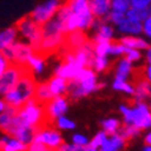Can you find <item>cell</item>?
I'll use <instances>...</instances> for the list:
<instances>
[{
    "mask_svg": "<svg viewBox=\"0 0 151 151\" xmlns=\"http://www.w3.org/2000/svg\"><path fill=\"white\" fill-rule=\"evenodd\" d=\"M65 35L67 33L63 27V23L57 16L47 21L41 26V40L36 52L48 56L58 51L64 46Z\"/></svg>",
    "mask_w": 151,
    "mask_h": 151,
    "instance_id": "cell-1",
    "label": "cell"
},
{
    "mask_svg": "<svg viewBox=\"0 0 151 151\" xmlns=\"http://www.w3.org/2000/svg\"><path fill=\"white\" fill-rule=\"evenodd\" d=\"M103 86H105V83L99 82L98 74L90 67H87L81 69L76 76L69 81L67 97L73 100H79L97 92Z\"/></svg>",
    "mask_w": 151,
    "mask_h": 151,
    "instance_id": "cell-2",
    "label": "cell"
},
{
    "mask_svg": "<svg viewBox=\"0 0 151 151\" xmlns=\"http://www.w3.org/2000/svg\"><path fill=\"white\" fill-rule=\"evenodd\" d=\"M35 87H36V81L34 76L26 69V71L19 78L15 87L11 88L3 98L7 105L19 109L22 105L29 102L30 99H34Z\"/></svg>",
    "mask_w": 151,
    "mask_h": 151,
    "instance_id": "cell-3",
    "label": "cell"
},
{
    "mask_svg": "<svg viewBox=\"0 0 151 151\" xmlns=\"http://www.w3.org/2000/svg\"><path fill=\"white\" fill-rule=\"evenodd\" d=\"M119 112L122 116V124L133 126L139 131L151 128V111L146 102H134L133 105L121 104Z\"/></svg>",
    "mask_w": 151,
    "mask_h": 151,
    "instance_id": "cell-4",
    "label": "cell"
},
{
    "mask_svg": "<svg viewBox=\"0 0 151 151\" xmlns=\"http://www.w3.org/2000/svg\"><path fill=\"white\" fill-rule=\"evenodd\" d=\"M17 116L23 123L37 129L42 127L44 123H47L44 104L36 102L35 99H30L29 102L17 109Z\"/></svg>",
    "mask_w": 151,
    "mask_h": 151,
    "instance_id": "cell-5",
    "label": "cell"
},
{
    "mask_svg": "<svg viewBox=\"0 0 151 151\" xmlns=\"http://www.w3.org/2000/svg\"><path fill=\"white\" fill-rule=\"evenodd\" d=\"M16 29L18 36H21L23 41L30 44L36 51L41 40V26L37 24L29 15L21 18L16 23Z\"/></svg>",
    "mask_w": 151,
    "mask_h": 151,
    "instance_id": "cell-6",
    "label": "cell"
},
{
    "mask_svg": "<svg viewBox=\"0 0 151 151\" xmlns=\"http://www.w3.org/2000/svg\"><path fill=\"white\" fill-rule=\"evenodd\" d=\"M65 4L69 7V10L79 18V30H90L96 19L90 7V0H67Z\"/></svg>",
    "mask_w": 151,
    "mask_h": 151,
    "instance_id": "cell-7",
    "label": "cell"
},
{
    "mask_svg": "<svg viewBox=\"0 0 151 151\" xmlns=\"http://www.w3.org/2000/svg\"><path fill=\"white\" fill-rule=\"evenodd\" d=\"M34 52H35V50L30 44L23 41V40H17L10 47H7L3 53L11 64H16V65L26 68V64H27L29 57Z\"/></svg>",
    "mask_w": 151,
    "mask_h": 151,
    "instance_id": "cell-8",
    "label": "cell"
},
{
    "mask_svg": "<svg viewBox=\"0 0 151 151\" xmlns=\"http://www.w3.org/2000/svg\"><path fill=\"white\" fill-rule=\"evenodd\" d=\"M62 0H44L42 3L37 4L29 14V16L37 23L42 26L47 21L56 17L57 12L62 5Z\"/></svg>",
    "mask_w": 151,
    "mask_h": 151,
    "instance_id": "cell-9",
    "label": "cell"
},
{
    "mask_svg": "<svg viewBox=\"0 0 151 151\" xmlns=\"http://www.w3.org/2000/svg\"><path fill=\"white\" fill-rule=\"evenodd\" d=\"M46 121L53 122L59 116L65 115L69 110V99L67 96H57L53 97L51 100H48L46 104H44Z\"/></svg>",
    "mask_w": 151,
    "mask_h": 151,
    "instance_id": "cell-10",
    "label": "cell"
},
{
    "mask_svg": "<svg viewBox=\"0 0 151 151\" xmlns=\"http://www.w3.org/2000/svg\"><path fill=\"white\" fill-rule=\"evenodd\" d=\"M34 140L37 143H41L48 150H57L58 146L63 143V135L57 128L42 126L36 131Z\"/></svg>",
    "mask_w": 151,
    "mask_h": 151,
    "instance_id": "cell-11",
    "label": "cell"
},
{
    "mask_svg": "<svg viewBox=\"0 0 151 151\" xmlns=\"http://www.w3.org/2000/svg\"><path fill=\"white\" fill-rule=\"evenodd\" d=\"M91 29L93 32L90 40L92 44L100 42V41H114L116 36V28L105 19L96 18Z\"/></svg>",
    "mask_w": 151,
    "mask_h": 151,
    "instance_id": "cell-12",
    "label": "cell"
},
{
    "mask_svg": "<svg viewBox=\"0 0 151 151\" xmlns=\"http://www.w3.org/2000/svg\"><path fill=\"white\" fill-rule=\"evenodd\" d=\"M36 131H37V128L32 127V126H28L26 123H23L18 119V116L16 114V116L14 119V122H12V124H11V127H10L7 134L11 135V137L17 138L18 140H21L22 143H24L26 145H29L34 140Z\"/></svg>",
    "mask_w": 151,
    "mask_h": 151,
    "instance_id": "cell-13",
    "label": "cell"
},
{
    "mask_svg": "<svg viewBox=\"0 0 151 151\" xmlns=\"http://www.w3.org/2000/svg\"><path fill=\"white\" fill-rule=\"evenodd\" d=\"M24 71H26L24 67H19L16 64L9 65V68L0 76V97H4L11 88H14Z\"/></svg>",
    "mask_w": 151,
    "mask_h": 151,
    "instance_id": "cell-14",
    "label": "cell"
},
{
    "mask_svg": "<svg viewBox=\"0 0 151 151\" xmlns=\"http://www.w3.org/2000/svg\"><path fill=\"white\" fill-rule=\"evenodd\" d=\"M46 67H47L46 56L40 52H36V51L29 57L27 64H26V69L32 75H35V76H41L46 70Z\"/></svg>",
    "mask_w": 151,
    "mask_h": 151,
    "instance_id": "cell-15",
    "label": "cell"
},
{
    "mask_svg": "<svg viewBox=\"0 0 151 151\" xmlns=\"http://www.w3.org/2000/svg\"><path fill=\"white\" fill-rule=\"evenodd\" d=\"M134 75V64L124 57L119 58L114 65V78L122 80H131Z\"/></svg>",
    "mask_w": 151,
    "mask_h": 151,
    "instance_id": "cell-16",
    "label": "cell"
},
{
    "mask_svg": "<svg viewBox=\"0 0 151 151\" xmlns=\"http://www.w3.org/2000/svg\"><path fill=\"white\" fill-rule=\"evenodd\" d=\"M121 35H142V22L126 16L119 26L115 27Z\"/></svg>",
    "mask_w": 151,
    "mask_h": 151,
    "instance_id": "cell-17",
    "label": "cell"
},
{
    "mask_svg": "<svg viewBox=\"0 0 151 151\" xmlns=\"http://www.w3.org/2000/svg\"><path fill=\"white\" fill-rule=\"evenodd\" d=\"M87 41H88V37L85 34V32L81 30H75V32H70L65 35V41H64V48L67 50H76L80 48L81 46H83Z\"/></svg>",
    "mask_w": 151,
    "mask_h": 151,
    "instance_id": "cell-18",
    "label": "cell"
},
{
    "mask_svg": "<svg viewBox=\"0 0 151 151\" xmlns=\"http://www.w3.org/2000/svg\"><path fill=\"white\" fill-rule=\"evenodd\" d=\"M124 47L127 48H135L140 50V51H145L150 42L145 39L143 35H122L119 40Z\"/></svg>",
    "mask_w": 151,
    "mask_h": 151,
    "instance_id": "cell-19",
    "label": "cell"
},
{
    "mask_svg": "<svg viewBox=\"0 0 151 151\" xmlns=\"http://www.w3.org/2000/svg\"><path fill=\"white\" fill-rule=\"evenodd\" d=\"M91 11L97 19H106L111 11V0H90Z\"/></svg>",
    "mask_w": 151,
    "mask_h": 151,
    "instance_id": "cell-20",
    "label": "cell"
},
{
    "mask_svg": "<svg viewBox=\"0 0 151 151\" xmlns=\"http://www.w3.org/2000/svg\"><path fill=\"white\" fill-rule=\"evenodd\" d=\"M150 93L151 85L143 76H140L134 82V93L132 96L134 102H146L150 98Z\"/></svg>",
    "mask_w": 151,
    "mask_h": 151,
    "instance_id": "cell-21",
    "label": "cell"
},
{
    "mask_svg": "<svg viewBox=\"0 0 151 151\" xmlns=\"http://www.w3.org/2000/svg\"><path fill=\"white\" fill-rule=\"evenodd\" d=\"M47 85L50 87V91H51L53 97L57 96H67L68 92V85L69 81L64 78L57 76V75H53V76L47 81Z\"/></svg>",
    "mask_w": 151,
    "mask_h": 151,
    "instance_id": "cell-22",
    "label": "cell"
},
{
    "mask_svg": "<svg viewBox=\"0 0 151 151\" xmlns=\"http://www.w3.org/2000/svg\"><path fill=\"white\" fill-rule=\"evenodd\" d=\"M18 40V33L15 26L0 30V52H4L7 47Z\"/></svg>",
    "mask_w": 151,
    "mask_h": 151,
    "instance_id": "cell-23",
    "label": "cell"
},
{
    "mask_svg": "<svg viewBox=\"0 0 151 151\" xmlns=\"http://www.w3.org/2000/svg\"><path fill=\"white\" fill-rule=\"evenodd\" d=\"M127 140L120 134V133H116V134H111V135H108L106 140L104 142V144L100 146V151H121Z\"/></svg>",
    "mask_w": 151,
    "mask_h": 151,
    "instance_id": "cell-24",
    "label": "cell"
},
{
    "mask_svg": "<svg viewBox=\"0 0 151 151\" xmlns=\"http://www.w3.org/2000/svg\"><path fill=\"white\" fill-rule=\"evenodd\" d=\"M16 114H17V109L14 106H10V105H7L5 108V110L0 114V131L3 133L7 134Z\"/></svg>",
    "mask_w": 151,
    "mask_h": 151,
    "instance_id": "cell-25",
    "label": "cell"
},
{
    "mask_svg": "<svg viewBox=\"0 0 151 151\" xmlns=\"http://www.w3.org/2000/svg\"><path fill=\"white\" fill-rule=\"evenodd\" d=\"M90 68L93 69L97 74H103L111 68V58L93 55L91 63H90Z\"/></svg>",
    "mask_w": 151,
    "mask_h": 151,
    "instance_id": "cell-26",
    "label": "cell"
},
{
    "mask_svg": "<svg viewBox=\"0 0 151 151\" xmlns=\"http://www.w3.org/2000/svg\"><path fill=\"white\" fill-rule=\"evenodd\" d=\"M53 98L51 91H50V87L47 85V81L44 82H36V87H35V94H34V99L36 102H39L41 104H46L48 100H51Z\"/></svg>",
    "mask_w": 151,
    "mask_h": 151,
    "instance_id": "cell-27",
    "label": "cell"
},
{
    "mask_svg": "<svg viewBox=\"0 0 151 151\" xmlns=\"http://www.w3.org/2000/svg\"><path fill=\"white\" fill-rule=\"evenodd\" d=\"M111 88L116 91V92H121L128 96H133L134 93V82H132L131 80H122V79H117L114 78L111 81Z\"/></svg>",
    "mask_w": 151,
    "mask_h": 151,
    "instance_id": "cell-28",
    "label": "cell"
},
{
    "mask_svg": "<svg viewBox=\"0 0 151 151\" xmlns=\"http://www.w3.org/2000/svg\"><path fill=\"white\" fill-rule=\"evenodd\" d=\"M100 126H102V131H104L108 135H111L119 133L120 128L122 127V121L116 117H108L102 120Z\"/></svg>",
    "mask_w": 151,
    "mask_h": 151,
    "instance_id": "cell-29",
    "label": "cell"
},
{
    "mask_svg": "<svg viewBox=\"0 0 151 151\" xmlns=\"http://www.w3.org/2000/svg\"><path fill=\"white\" fill-rule=\"evenodd\" d=\"M55 126L58 131H74L76 128V123H75L74 120H71L70 117L63 115L59 116L58 119H56L55 121Z\"/></svg>",
    "mask_w": 151,
    "mask_h": 151,
    "instance_id": "cell-30",
    "label": "cell"
},
{
    "mask_svg": "<svg viewBox=\"0 0 151 151\" xmlns=\"http://www.w3.org/2000/svg\"><path fill=\"white\" fill-rule=\"evenodd\" d=\"M27 147H28V145L18 140L17 138L10 135L6 144L3 146V149L0 151H27Z\"/></svg>",
    "mask_w": 151,
    "mask_h": 151,
    "instance_id": "cell-31",
    "label": "cell"
},
{
    "mask_svg": "<svg viewBox=\"0 0 151 151\" xmlns=\"http://www.w3.org/2000/svg\"><path fill=\"white\" fill-rule=\"evenodd\" d=\"M126 59H128L131 63L135 64V63H140L144 59V53L140 50H135V48H127L126 47V52L123 56Z\"/></svg>",
    "mask_w": 151,
    "mask_h": 151,
    "instance_id": "cell-32",
    "label": "cell"
},
{
    "mask_svg": "<svg viewBox=\"0 0 151 151\" xmlns=\"http://www.w3.org/2000/svg\"><path fill=\"white\" fill-rule=\"evenodd\" d=\"M126 47L120 42V41H111L110 45V51H109V57L110 58H121L124 56Z\"/></svg>",
    "mask_w": 151,
    "mask_h": 151,
    "instance_id": "cell-33",
    "label": "cell"
},
{
    "mask_svg": "<svg viewBox=\"0 0 151 151\" xmlns=\"http://www.w3.org/2000/svg\"><path fill=\"white\" fill-rule=\"evenodd\" d=\"M110 45H111V41H100V42L93 44V55L109 57Z\"/></svg>",
    "mask_w": 151,
    "mask_h": 151,
    "instance_id": "cell-34",
    "label": "cell"
},
{
    "mask_svg": "<svg viewBox=\"0 0 151 151\" xmlns=\"http://www.w3.org/2000/svg\"><path fill=\"white\" fill-rule=\"evenodd\" d=\"M142 131H139L138 128L133 127V126H127V124H122V127L120 128L119 133L126 140L128 139H132V138H135L140 134Z\"/></svg>",
    "mask_w": 151,
    "mask_h": 151,
    "instance_id": "cell-35",
    "label": "cell"
},
{
    "mask_svg": "<svg viewBox=\"0 0 151 151\" xmlns=\"http://www.w3.org/2000/svg\"><path fill=\"white\" fill-rule=\"evenodd\" d=\"M106 138H108V134L104 131H99L93 135V138L90 140L88 145L94 147V149H100V146H102L104 144V142L106 140Z\"/></svg>",
    "mask_w": 151,
    "mask_h": 151,
    "instance_id": "cell-36",
    "label": "cell"
},
{
    "mask_svg": "<svg viewBox=\"0 0 151 151\" xmlns=\"http://www.w3.org/2000/svg\"><path fill=\"white\" fill-rule=\"evenodd\" d=\"M131 7V0H111V10L126 14Z\"/></svg>",
    "mask_w": 151,
    "mask_h": 151,
    "instance_id": "cell-37",
    "label": "cell"
},
{
    "mask_svg": "<svg viewBox=\"0 0 151 151\" xmlns=\"http://www.w3.org/2000/svg\"><path fill=\"white\" fill-rule=\"evenodd\" d=\"M124 17H126V14H122V12L112 11V10H111L105 21H108L110 24H112L114 27H116V26H119V24L122 22V19H123Z\"/></svg>",
    "mask_w": 151,
    "mask_h": 151,
    "instance_id": "cell-38",
    "label": "cell"
},
{
    "mask_svg": "<svg viewBox=\"0 0 151 151\" xmlns=\"http://www.w3.org/2000/svg\"><path fill=\"white\" fill-rule=\"evenodd\" d=\"M70 143L78 145V146H86V145H88L90 139L87 138V135H85L82 133H73L71 138H70Z\"/></svg>",
    "mask_w": 151,
    "mask_h": 151,
    "instance_id": "cell-39",
    "label": "cell"
},
{
    "mask_svg": "<svg viewBox=\"0 0 151 151\" xmlns=\"http://www.w3.org/2000/svg\"><path fill=\"white\" fill-rule=\"evenodd\" d=\"M142 35L150 42L151 41V16L142 22Z\"/></svg>",
    "mask_w": 151,
    "mask_h": 151,
    "instance_id": "cell-40",
    "label": "cell"
},
{
    "mask_svg": "<svg viewBox=\"0 0 151 151\" xmlns=\"http://www.w3.org/2000/svg\"><path fill=\"white\" fill-rule=\"evenodd\" d=\"M151 6V0H131V7L135 10H143Z\"/></svg>",
    "mask_w": 151,
    "mask_h": 151,
    "instance_id": "cell-41",
    "label": "cell"
},
{
    "mask_svg": "<svg viewBox=\"0 0 151 151\" xmlns=\"http://www.w3.org/2000/svg\"><path fill=\"white\" fill-rule=\"evenodd\" d=\"M82 146H78V145H75V144H73V143H68V142H63L59 146H58V149H57V151H80V149H81Z\"/></svg>",
    "mask_w": 151,
    "mask_h": 151,
    "instance_id": "cell-42",
    "label": "cell"
},
{
    "mask_svg": "<svg viewBox=\"0 0 151 151\" xmlns=\"http://www.w3.org/2000/svg\"><path fill=\"white\" fill-rule=\"evenodd\" d=\"M27 151H50L45 145H42L41 143H37L35 140H33L28 147H27Z\"/></svg>",
    "mask_w": 151,
    "mask_h": 151,
    "instance_id": "cell-43",
    "label": "cell"
},
{
    "mask_svg": "<svg viewBox=\"0 0 151 151\" xmlns=\"http://www.w3.org/2000/svg\"><path fill=\"white\" fill-rule=\"evenodd\" d=\"M10 64H11V63L7 60V58L4 56V53L0 52V76H1L3 73L9 68Z\"/></svg>",
    "mask_w": 151,
    "mask_h": 151,
    "instance_id": "cell-44",
    "label": "cell"
},
{
    "mask_svg": "<svg viewBox=\"0 0 151 151\" xmlns=\"http://www.w3.org/2000/svg\"><path fill=\"white\" fill-rule=\"evenodd\" d=\"M142 76L151 85V64H145L142 70Z\"/></svg>",
    "mask_w": 151,
    "mask_h": 151,
    "instance_id": "cell-45",
    "label": "cell"
},
{
    "mask_svg": "<svg viewBox=\"0 0 151 151\" xmlns=\"http://www.w3.org/2000/svg\"><path fill=\"white\" fill-rule=\"evenodd\" d=\"M144 53V60L145 64H151V44L147 46V48L143 52Z\"/></svg>",
    "mask_w": 151,
    "mask_h": 151,
    "instance_id": "cell-46",
    "label": "cell"
},
{
    "mask_svg": "<svg viewBox=\"0 0 151 151\" xmlns=\"http://www.w3.org/2000/svg\"><path fill=\"white\" fill-rule=\"evenodd\" d=\"M144 142H145L146 145H151V129L145 134V137H144Z\"/></svg>",
    "mask_w": 151,
    "mask_h": 151,
    "instance_id": "cell-47",
    "label": "cell"
},
{
    "mask_svg": "<svg viewBox=\"0 0 151 151\" xmlns=\"http://www.w3.org/2000/svg\"><path fill=\"white\" fill-rule=\"evenodd\" d=\"M7 106V104H6V102L4 100V98L3 97H0V114L5 110V108Z\"/></svg>",
    "mask_w": 151,
    "mask_h": 151,
    "instance_id": "cell-48",
    "label": "cell"
},
{
    "mask_svg": "<svg viewBox=\"0 0 151 151\" xmlns=\"http://www.w3.org/2000/svg\"><path fill=\"white\" fill-rule=\"evenodd\" d=\"M143 151H151V145H146L145 144V146L143 147Z\"/></svg>",
    "mask_w": 151,
    "mask_h": 151,
    "instance_id": "cell-49",
    "label": "cell"
},
{
    "mask_svg": "<svg viewBox=\"0 0 151 151\" xmlns=\"http://www.w3.org/2000/svg\"><path fill=\"white\" fill-rule=\"evenodd\" d=\"M146 103H147V106H149V109H150V111H151V97L146 100Z\"/></svg>",
    "mask_w": 151,
    "mask_h": 151,
    "instance_id": "cell-50",
    "label": "cell"
},
{
    "mask_svg": "<svg viewBox=\"0 0 151 151\" xmlns=\"http://www.w3.org/2000/svg\"><path fill=\"white\" fill-rule=\"evenodd\" d=\"M50 151H57V150H50Z\"/></svg>",
    "mask_w": 151,
    "mask_h": 151,
    "instance_id": "cell-51",
    "label": "cell"
},
{
    "mask_svg": "<svg viewBox=\"0 0 151 151\" xmlns=\"http://www.w3.org/2000/svg\"><path fill=\"white\" fill-rule=\"evenodd\" d=\"M150 97H151V93H150Z\"/></svg>",
    "mask_w": 151,
    "mask_h": 151,
    "instance_id": "cell-52",
    "label": "cell"
}]
</instances>
